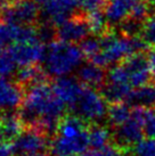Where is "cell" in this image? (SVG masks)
Returning <instances> with one entry per match:
<instances>
[{
  "instance_id": "obj_1",
  "label": "cell",
  "mask_w": 155,
  "mask_h": 156,
  "mask_svg": "<svg viewBox=\"0 0 155 156\" xmlns=\"http://www.w3.org/2000/svg\"><path fill=\"white\" fill-rule=\"evenodd\" d=\"M65 107L55 96L52 87L42 80L29 84L20 115L25 126L38 128L49 134L57 130L64 117Z\"/></svg>"
},
{
  "instance_id": "obj_8",
  "label": "cell",
  "mask_w": 155,
  "mask_h": 156,
  "mask_svg": "<svg viewBox=\"0 0 155 156\" xmlns=\"http://www.w3.org/2000/svg\"><path fill=\"white\" fill-rule=\"evenodd\" d=\"M88 146V132L74 138L55 134L50 144V154L52 156H79L86 153Z\"/></svg>"
},
{
  "instance_id": "obj_36",
  "label": "cell",
  "mask_w": 155,
  "mask_h": 156,
  "mask_svg": "<svg viewBox=\"0 0 155 156\" xmlns=\"http://www.w3.org/2000/svg\"><path fill=\"white\" fill-rule=\"evenodd\" d=\"M13 1H15V0H0V4L7 5V4H9V2H13Z\"/></svg>"
},
{
  "instance_id": "obj_16",
  "label": "cell",
  "mask_w": 155,
  "mask_h": 156,
  "mask_svg": "<svg viewBox=\"0 0 155 156\" xmlns=\"http://www.w3.org/2000/svg\"><path fill=\"white\" fill-rule=\"evenodd\" d=\"M130 92H131V86L127 83L107 82L100 88V94L106 99V101L111 104L125 101Z\"/></svg>"
},
{
  "instance_id": "obj_34",
  "label": "cell",
  "mask_w": 155,
  "mask_h": 156,
  "mask_svg": "<svg viewBox=\"0 0 155 156\" xmlns=\"http://www.w3.org/2000/svg\"><path fill=\"white\" fill-rule=\"evenodd\" d=\"M33 1H35V2H37L39 6H45V5L47 4V2L52 1V0H33Z\"/></svg>"
},
{
  "instance_id": "obj_37",
  "label": "cell",
  "mask_w": 155,
  "mask_h": 156,
  "mask_svg": "<svg viewBox=\"0 0 155 156\" xmlns=\"http://www.w3.org/2000/svg\"><path fill=\"white\" fill-rule=\"evenodd\" d=\"M150 2H151V4L155 7V0H150Z\"/></svg>"
},
{
  "instance_id": "obj_21",
  "label": "cell",
  "mask_w": 155,
  "mask_h": 156,
  "mask_svg": "<svg viewBox=\"0 0 155 156\" xmlns=\"http://www.w3.org/2000/svg\"><path fill=\"white\" fill-rule=\"evenodd\" d=\"M17 63L14 59L13 55L9 50H4L0 52V76L9 78L12 76L17 67Z\"/></svg>"
},
{
  "instance_id": "obj_35",
  "label": "cell",
  "mask_w": 155,
  "mask_h": 156,
  "mask_svg": "<svg viewBox=\"0 0 155 156\" xmlns=\"http://www.w3.org/2000/svg\"><path fill=\"white\" fill-rule=\"evenodd\" d=\"M24 156H47L45 154V152L42 153H35V154H30V155H24Z\"/></svg>"
},
{
  "instance_id": "obj_5",
  "label": "cell",
  "mask_w": 155,
  "mask_h": 156,
  "mask_svg": "<svg viewBox=\"0 0 155 156\" xmlns=\"http://www.w3.org/2000/svg\"><path fill=\"white\" fill-rule=\"evenodd\" d=\"M13 55L18 66H35L38 63L42 62L46 56L47 48L45 47L41 40L37 39L26 40V41H17L8 49Z\"/></svg>"
},
{
  "instance_id": "obj_9",
  "label": "cell",
  "mask_w": 155,
  "mask_h": 156,
  "mask_svg": "<svg viewBox=\"0 0 155 156\" xmlns=\"http://www.w3.org/2000/svg\"><path fill=\"white\" fill-rule=\"evenodd\" d=\"M90 29L87 23L86 17L71 16L64 22L57 25L56 35L57 38L65 42H79L86 39L89 34Z\"/></svg>"
},
{
  "instance_id": "obj_20",
  "label": "cell",
  "mask_w": 155,
  "mask_h": 156,
  "mask_svg": "<svg viewBox=\"0 0 155 156\" xmlns=\"http://www.w3.org/2000/svg\"><path fill=\"white\" fill-rule=\"evenodd\" d=\"M18 82L21 84H31L37 81H42L45 80L43 73L35 66H25L20 69L17 73Z\"/></svg>"
},
{
  "instance_id": "obj_25",
  "label": "cell",
  "mask_w": 155,
  "mask_h": 156,
  "mask_svg": "<svg viewBox=\"0 0 155 156\" xmlns=\"http://www.w3.org/2000/svg\"><path fill=\"white\" fill-rule=\"evenodd\" d=\"M140 38L151 47V49L155 48V13L151 14L145 20Z\"/></svg>"
},
{
  "instance_id": "obj_32",
  "label": "cell",
  "mask_w": 155,
  "mask_h": 156,
  "mask_svg": "<svg viewBox=\"0 0 155 156\" xmlns=\"http://www.w3.org/2000/svg\"><path fill=\"white\" fill-rule=\"evenodd\" d=\"M14 148L13 144H9L7 140H1L0 141V156H13Z\"/></svg>"
},
{
  "instance_id": "obj_15",
  "label": "cell",
  "mask_w": 155,
  "mask_h": 156,
  "mask_svg": "<svg viewBox=\"0 0 155 156\" xmlns=\"http://www.w3.org/2000/svg\"><path fill=\"white\" fill-rule=\"evenodd\" d=\"M25 123L21 115H16L13 112H0V130L5 140L16 139L24 131Z\"/></svg>"
},
{
  "instance_id": "obj_13",
  "label": "cell",
  "mask_w": 155,
  "mask_h": 156,
  "mask_svg": "<svg viewBox=\"0 0 155 156\" xmlns=\"http://www.w3.org/2000/svg\"><path fill=\"white\" fill-rule=\"evenodd\" d=\"M138 1L139 0H107L104 13L110 24L121 23L125 20Z\"/></svg>"
},
{
  "instance_id": "obj_2",
  "label": "cell",
  "mask_w": 155,
  "mask_h": 156,
  "mask_svg": "<svg viewBox=\"0 0 155 156\" xmlns=\"http://www.w3.org/2000/svg\"><path fill=\"white\" fill-rule=\"evenodd\" d=\"M83 56L81 48L73 42H65L62 40L52 41L47 47L43 59L45 71L48 75L55 78L67 76L79 69Z\"/></svg>"
},
{
  "instance_id": "obj_17",
  "label": "cell",
  "mask_w": 155,
  "mask_h": 156,
  "mask_svg": "<svg viewBox=\"0 0 155 156\" xmlns=\"http://www.w3.org/2000/svg\"><path fill=\"white\" fill-rule=\"evenodd\" d=\"M88 138L89 146L92 149H99L110 145V141L112 140V134L105 126L95 123L88 129Z\"/></svg>"
},
{
  "instance_id": "obj_12",
  "label": "cell",
  "mask_w": 155,
  "mask_h": 156,
  "mask_svg": "<svg viewBox=\"0 0 155 156\" xmlns=\"http://www.w3.org/2000/svg\"><path fill=\"white\" fill-rule=\"evenodd\" d=\"M78 79L87 87L99 89L105 84V81L107 80V74L105 73L103 67L91 62L78 69Z\"/></svg>"
},
{
  "instance_id": "obj_26",
  "label": "cell",
  "mask_w": 155,
  "mask_h": 156,
  "mask_svg": "<svg viewBox=\"0 0 155 156\" xmlns=\"http://www.w3.org/2000/svg\"><path fill=\"white\" fill-rule=\"evenodd\" d=\"M129 79V72H128V69H125V66L122 63H119L115 66H113L107 73V82L130 84Z\"/></svg>"
},
{
  "instance_id": "obj_10",
  "label": "cell",
  "mask_w": 155,
  "mask_h": 156,
  "mask_svg": "<svg viewBox=\"0 0 155 156\" xmlns=\"http://www.w3.org/2000/svg\"><path fill=\"white\" fill-rule=\"evenodd\" d=\"M85 84H82L77 79L71 76H62L57 78L52 84V90L57 98L65 105L73 108L80 98Z\"/></svg>"
},
{
  "instance_id": "obj_29",
  "label": "cell",
  "mask_w": 155,
  "mask_h": 156,
  "mask_svg": "<svg viewBox=\"0 0 155 156\" xmlns=\"http://www.w3.org/2000/svg\"><path fill=\"white\" fill-rule=\"evenodd\" d=\"M144 132L147 137L155 138V108H146L145 121H144Z\"/></svg>"
},
{
  "instance_id": "obj_3",
  "label": "cell",
  "mask_w": 155,
  "mask_h": 156,
  "mask_svg": "<svg viewBox=\"0 0 155 156\" xmlns=\"http://www.w3.org/2000/svg\"><path fill=\"white\" fill-rule=\"evenodd\" d=\"M73 109L78 116L85 121L97 123L107 115L108 107L106 105V99L100 92H97L95 88L85 86Z\"/></svg>"
},
{
  "instance_id": "obj_31",
  "label": "cell",
  "mask_w": 155,
  "mask_h": 156,
  "mask_svg": "<svg viewBox=\"0 0 155 156\" xmlns=\"http://www.w3.org/2000/svg\"><path fill=\"white\" fill-rule=\"evenodd\" d=\"M38 31V37L39 39L42 41L43 44L45 42H52L54 35L56 34V31L52 30V24H46V25H42Z\"/></svg>"
},
{
  "instance_id": "obj_19",
  "label": "cell",
  "mask_w": 155,
  "mask_h": 156,
  "mask_svg": "<svg viewBox=\"0 0 155 156\" xmlns=\"http://www.w3.org/2000/svg\"><path fill=\"white\" fill-rule=\"evenodd\" d=\"M87 23L89 25L90 32L94 33L95 35H103L105 34L107 31H110L112 27L110 26V22L106 18L105 13L99 10H92L89 12L86 16Z\"/></svg>"
},
{
  "instance_id": "obj_22",
  "label": "cell",
  "mask_w": 155,
  "mask_h": 156,
  "mask_svg": "<svg viewBox=\"0 0 155 156\" xmlns=\"http://www.w3.org/2000/svg\"><path fill=\"white\" fill-rule=\"evenodd\" d=\"M128 154H131V156H155V138L148 137L142 139L130 149Z\"/></svg>"
},
{
  "instance_id": "obj_28",
  "label": "cell",
  "mask_w": 155,
  "mask_h": 156,
  "mask_svg": "<svg viewBox=\"0 0 155 156\" xmlns=\"http://www.w3.org/2000/svg\"><path fill=\"white\" fill-rule=\"evenodd\" d=\"M9 42H13L12 25L0 20V52L4 51Z\"/></svg>"
},
{
  "instance_id": "obj_4",
  "label": "cell",
  "mask_w": 155,
  "mask_h": 156,
  "mask_svg": "<svg viewBox=\"0 0 155 156\" xmlns=\"http://www.w3.org/2000/svg\"><path fill=\"white\" fill-rule=\"evenodd\" d=\"M1 20L10 25H31L39 16V5L33 0H15L1 9Z\"/></svg>"
},
{
  "instance_id": "obj_6",
  "label": "cell",
  "mask_w": 155,
  "mask_h": 156,
  "mask_svg": "<svg viewBox=\"0 0 155 156\" xmlns=\"http://www.w3.org/2000/svg\"><path fill=\"white\" fill-rule=\"evenodd\" d=\"M47 133L38 128L29 126L16 139H14V153L18 156L42 153L47 149Z\"/></svg>"
},
{
  "instance_id": "obj_7",
  "label": "cell",
  "mask_w": 155,
  "mask_h": 156,
  "mask_svg": "<svg viewBox=\"0 0 155 156\" xmlns=\"http://www.w3.org/2000/svg\"><path fill=\"white\" fill-rule=\"evenodd\" d=\"M144 134V124L131 116L125 123L115 126L112 140L114 145L128 153L136 144L142 140Z\"/></svg>"
},
{
  "instance_id": "obj_24",
  "label": "cell",
  "mask_w": 155,
  "mask_h": 156,
  "mask_svg": "<svg viewBox=\"0 0 155 156\" xmlns=\"http://www.w3.org/2000/svg\"><path fill=\"white\" fill-rule=\"evenodd\" d=\"M83 55L88 58V59H92L96 55H98L100 50H102V44H100V39L95 38V37H87L86 39H83L80 44Z\"/></svg>"
},
{
  "instance_id": "obj_11",
  "label": "cell",
  "mask_w": 155,
  "mask_h": 156,
  "mask_svg": "<svg viewBox=\"0 0 155 156\" xmlns=\"http://www.w3.org/2000/svg\"><path fill=\"white\" fill-rule=\"evenodd\" d=\"M24 100L20 84L0 76V112H13L22 106Z\"/></svg>"
},
{
  "instance_id": "obj_23",
  "label": "cell",
  "mask_w": 155,
  "mask_h": 156,
  "mask_svg": "<svg viewBox=\"0 0 155 156\" xmlns=\"http://www.w3.org/2000/svg\"><path fill=\"white\" fill-rule=\"evenodd\" d=\"M144 27V22L135 18L127 17L120 23V32L125 37H140Z\"/></svg>"
},
{
  "instance_id": "obj_33",
  "label": "cell",
  "mask_w": 155,
  "mask_h": 156,
  "mask_svg": "<svg viewBox=\"0 0 155 156\" xmlns=\"http://www.w3.org/2000/svg\"><path fill=\"white\" fill-rule=\"evenodd\" d=\"M150 64H151V71L153 74V79L155 78V48H153L150 55Z\"/></svg>"
},
{
  "instance_id": "obj_18",
  "label": "cell",
  "mask_w": 155,
  "mask_h": 156,
  "mask_svg": "<svg viewBox=\"0 0 155 156\" xmlns=\"http://www.w3.org/2000/svg\"><path fill=\"white\" fill-rule=\"evenodd\" d=\"M131 112L132 111L130 109V106L125 101L111 104L107 111V119L110 124L115 128L125 123L131 117Z\"/></svg>"
},
{
  "instance_id": "obj_14",
  "label": "cell",
  "mask_w": 155,
  "mask_h": 156,
  "mask_svg": "<svg viewBox=\"0 0 155 156\" xmlns=\"http://www.w3.org/2000/svg\"><path fill=\"white\" fill-rule=\"evenodd\" d=\"M125 103L130 107H155V83L151 82L131 90Z\"/></svg>"
},
{
  "instance_id": "obj_30",
  "label": "cell",
  "mask_w": 155,
  "mask_h": 156,
  "mask_svg": "<svg viewBox=\"0 0 155 156\" xmlns=\"http://www.w3.org/2000/svg\"><path fill=\"white\" fill-rule=\"evenodd\" d=\"M79 7H81L83 12H92V10H99L104 8L107 0H78Z\"/></svg>"
},
{
  "instance_id": "obj_27",
  "label": "cell",
  "mask_w": 155,
  "mask_h": 156,
  "mask_svg": "<svg viewBox=\"0 0 155 156\" xmlns=\"http://www.w3.org/2000/svg\"><path fill=\"white\" fill-rule=\"evenodd\" d=\"M128 153L116 145H107L99 149H91L82 154V156H127Z\"/></svg>"
}]
</instances>
